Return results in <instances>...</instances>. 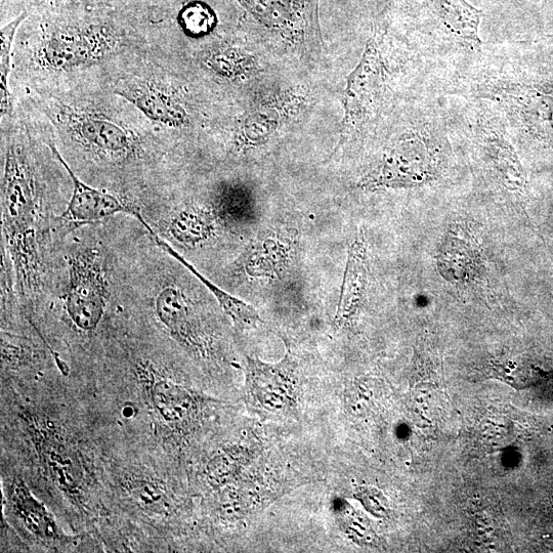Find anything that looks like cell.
<instances>
[{
	"mask_svg": "<svg viewBox=\"0 0 553 553\" xmlns=\"http://www.w3.org/2000/svg\"><path fill=\"white\" fill-rule=\"evenodd\" d=\"M437 174V160L425 135L409 134L391 147L362 181L367 190L414 187L427 184Z\"/></svg>",
	"mask_w": 553,
	"mask_h": 553,
	"instance_id": "277c9868",
	"label": "cell"
},
{
	"mask_svg": "<svg viewBox=\"0 0 553 553\" xmlns=\"http://www.w3.org/2000/svg\"><path fill=\"white\" fill-rule=\"evenodd\" d=\"M56 117L72 149L106 172L120 177L152 162L146 143L103 112L63 105Z\"/></svg>",
	"mask_w": 553,
	"mask_h": 553,
	"instance_id": "7a4b0ae2",
	"label": "cell"
},
{
	"mask_svg": "<svg viewBox=\"0 0 553 553\" xmlns=\"http://www.w3.org/2000/svg\"><path fill=\"white\" fill-rule=\"evenodd\" d=\"M152 236L162 249L172 255L174 259L187 268L203 284L212 296L215 297V300L218 302L220 307L236 322V324L240 326H254L261 321L259 313L252 306L239 300L238 297L232 295L216 283L207 279L172 245H169L166 241L156 235Z\"/></svg>",
	"mask_w": 553,
	"mask_h": 553,
	"instance_id": "8fae6325",
	"label": "cell"
},
{
	"mask_svg": "<svg viewBox=\"0 0 553 553\" xmlns=\"http://www.w3.org/2000/svg\"><path fill=\"white\" fill-rule=\"evenodd\" d=\"M154 403L167 419H177L184 411L186 397L181 389L169 381H158L154 387Z\"/></svg>",
	"mask_w": 553,
	"mask_h": 553,
	"instance_id": "4fadbf2b",
	"label": "cell"
},
{
	"mask_svg": "<svg viewBox=\"0 0 553 553\" xmlns=\"http://www.w3.org/2000/svg\"><path fill=\"white\" fill-rule=\"evenodd\" d=\"M30 13L42 9L97 8L120 5L124 0H22Z\"/></svg>",
	"mask_w": 553,
	"mask_h": 553,
	"instance_id": "2e32d148",
	"label": "cell"
},
{
	"mask_svg": "<svg viewBox=\"0 0 553 553\" xmlns=\"http://www.w3.org/2000/svg\"><path fill=\"white\" fill-rule=\"evenodd\" d=\"M178 19L183 29L193 35L209 32L216 23L214 13L201 3H191L184 7Z\"/></svg>",
	"mask_w": 553,
	"mask_h": 553,
	"instance_id": "9a60e30c",
	"label": "cell"
},
{
	"mask_svg": "<svg viewBox=\"0 0 553 553\" xmlns=\"http://www.w3.org/2000/svg\"><path fill=\"white\" fill-rule=\"evenodd\" d=\"M425 4L452 34L475 46L481 45L479 28L484 17L481 10L466 3L465 0H425Z\"/></svg>",
	"mask_w": 553,
	"mask_h": 553,
	"instance_id": "30bf717a",
	"label": "cell"
},
{
	"mask_svg": "<svg viewBox=\"0 0 553 553\" xmlns=\"http://www.w3.org/2000/svg\"><path fill=\"white\" fill-rule=\"evenodd\" d=\"M386 92L385 66L376 40L371 39L361 62L350 75L340 144L358 135L376 118Z\"/></svg>",
	"mask_w": 553,
	"mask_h": 553,
	"instance_id": "5b68a950",
	"label": "cell"
},
{
	"mask_svg": "<svg viewBox=\"0 0 553 553\" xmlns=\"http://www.w3.org/2000/svg\"><path fill=\"white\" fill-rule=\"evenodd\" d=\"M18 505L28 527L36 534L53 536L56 531L44 508L40 507L23 488L18 489Z\"/></svg>",
	"mask_w": 553,
	"mask_h": 553,
	"instance_id": "5bb4252c",
	"label": "cell"
},
{
	"mask_svg": "<svg viewBox=\"0 0 553 553\" xmlns=\"http://www.w3.org/2000/svg\"><path fill=\"white\" fill-rule=\"evenodd\" d=\"M368 278V253L363 233L354 239L343 281L336 313V322L343 325L349 322L363 303Z\"/></svg>",
	"mask_w": 553,
	"mask_h": 553,
	"instance_id": "ba28073f",
	"label": "cell"
},
{
	"mask_svg": "<svg viewBox=\"0 0 553 553\" xmlns=\"http://www.w3.org/2000/svg\"><path fill=\"white\" fill-rule=\"evenodd\" d=\"M483 130L484 150L500 182L507 190L523 192L525 176L514 149L499 127L487 124Z\"/></svg>",
	"mask_w": 553,
	"mask_h": 553,
	"instance_id": "9c48e42d",
	"label": "cell"
},
{
	"mask_svg": "<svg viewBox=\"0 0 553 553\" xmlns=\"http://www.w3.org/2000/svg\"><path fill=\"white\" fill-rule=\"evenodd\" d=\"M170 0H124L121 4L142 17L160 16L161 11L169 5Z\"/></svg>",
	"mask_w": 553,
	"mask_h": 553,
	"instance_id": "e0dca14e",
	"label": "cell"
},
{
	"mask_svg": "<svg viewBox=\"0 0 553 553\" xmlns=\"http://www.w3.org/2000/svg\"><path fill=\"white\" fill-rule=\"evenodd\" d=\"M266 27L293 45L320 48L319 0H237Z\"/></svg>",
	"mask_w": 553,
	"mask_h": 553,
	"instance_id": "8992f818",
	"label": "cell"
},
{
	"mask_svg": "<svg viewBox=\"0 0 553 553\" xmlns=\"http://www.w3.org/2000/svg\"><path fill=\"white\" fill-rule=\"evenodd\" d=\"M48 144L72 181L70 199L55 223V235L59 242L80 227L104 223L119 216L135 218L145 227L143 209L139 204L85 183L73 172L59 148L52 142Z\"/></svg>",
	"mask_w": 553,
	"mask_h": 553,
	"instance_id": "3957f363",
	"label": "cell"
},
{
	"mask_svg": "<svg viewBox=\"0 0 553 553\" xmlns=\"http://www.w3.org/2000/svg\"><path fill=\"white\" fill-rule=\"evenodd\" d=\"M29 13H22L2 28V50H0V73H2V91H0V110L2 119L12 116L13 102L10 91V74L12 71L13 47L17 31L22 23L26 21Z\"/></svg>",
	"mask_w": 553,
	"mask_h": 553,
	"instance_id": "7c38bea8",
	"label": "cell"
},
{
	"mask_svg": "<svg viewBox=\"0 0 553 553\" xmlns=\"http://www.w3.org/2000/svg\"><path fill=\"white\" fill-rule=\"evenodd\" d=\"M115 93L159 125L180 127L188 122V112L180 97L156 79L120 81Z\"/></svg>",
	"mask_w": 553,
	"mask_h": 553,
	"instance_id": "52a82bcc",
	"label": "cell"
},
{
	"mask_svg": "<svg viewBox=\"0 0 553 553\" xmlns=\"http://www.w3.org/2000/svg\"><path fill=\"white\" fill-rule=\"evenodd\" d=\"M2 259L27 315L44 312L53 288L60 243L56 210L47 197L33 149L22 138L3 141Z\"/></svg>",
	"mask_w": 553,
	"mask_h": 553,
	"instance_id": "6da1fadb",
	"label": "cell"
}]
</instances>
